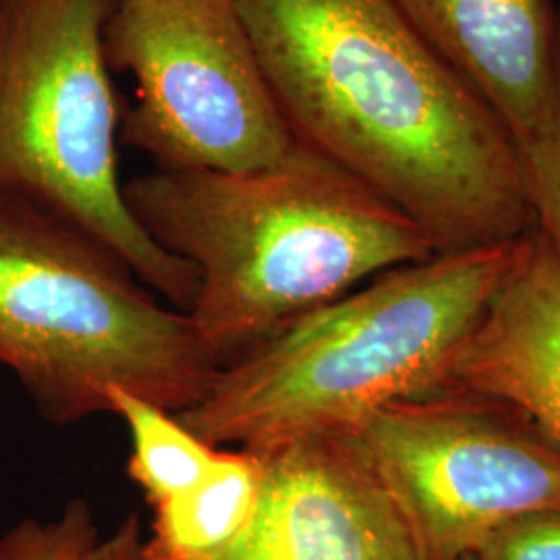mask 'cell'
Listing matches in <instances>:
<instances>
[{
    "mask_svg": "<svg viewBox=\"0 0 560 560\" xmlns=\"http://www.w3.org/2000/svg\"><path fill=\"white\" fill-rule=\"evenodd\" d=\"M98 540L92 506L71 499L55 520H23L4 532L0 560H88Z\"/></svg>",
    "mask_w": 560,
    "mask_h": 560,
    "instance_id": "4fadbf2b",
    "label": "cell"
},
{
    "mask_svg": "<svg viewBox=\"0 0 560 560\" xmlns=\"http://www.w3.org/2000/svg\"><path fill=\"white\" fill-rule=\"evenodd\" d=\"M463 560H478V559H476V557H467V559H463Z\"/></svg>",
    "mask_w": 560,
    "mask_h": 560,
    "instance_id": "e0dca14e",
    "label": "cell"
},
{
    "mask_svg": "<svg viewBox=\"0 0 560 560\" xmlns=\"http://www.w3.org/2000/svg\"><path fill=\"white\" fill-rule=\"evenodd\" d=\"M261 488V457L222 448L214 469L191 490L154 509L145 560H212L252 520Z\"/></svg>",
    "mask_w": 560,
    "mask_h": 560,
    "instance_id": "8fae6325",
    "label": "cell"
},
{
    "mask_svg": "<svg viewBox=\"0 0 560 560\" xmlns=\"http://www.w3.org/2000/svg\"><path fill=\"white\" fill-rule=\"evenodd\" d=\"M104 48L136 88L122 140L159 168L245 173L295 148L237 0H115Z\"/></svg>",
    "mask_w": 560,
    "mask_h": 560,
    "instance_id": "8992f818",
    "label": "cell"
},
{
    "mask_svg": "<svg viewBox=\"0 0 560 560\" xmlns=\"http://www.w3.org/2000/svg\"><path fill=\"white\" fill-rule=\"evenodd\" d=\"M0 363L46 421L110 413V390L180 413L221 363L191 316L102 243L0 194Z\"/></svg>",
    "mask_w": 560,
    "mask_h": 560,
    "instance_id": "277c9868",
    "label": "cell"
},
{
    "mask_svg": "<svg viewBox=\"0 0 560 560\" xmlns=\"http://www.w3.org/2000/svg\"><path fill=\"white\" fill-rule=\"evenodd\" d=\"M295 140L420 226L436 254L534 229L517 145L395 0H237Z\"/></svg>",
    "mask_w": 560,
    "mask_h": 560,
    "instance_id": "6da1fadb",
    "label": "cell"
},
{
    "mask_svg": "<svg viewBox=\"0 0 560 560\" xmlns=\"http://www.w3.org/2000/svg\"><path fill=\"white\" fill-rule=\"evenodd\" d=\"M523 237L382 272L222 365L175 416L212 446L260 451L353 432L386 405L436 393Z\"/></svg>",
    "mask_w": 560,
    "mask_h": 560,
    "instance_id": "3957f363",
    "label": "cell"
},
{
    "mask_svg": "<svg viewBox=\"0 0 560 560\" xmlns=\"http://www.w3.org/2000/svg\"><path fill=\"white\" fill-rule=\"evenodd\" d=\"M88 560H145L140 520L136 513L120 521L119 527L92 548Z\"/></svg>",
    "mask_w": 560,
    "mask_h": 560,
    "instance_id": "2e32d148",
    "label": "cell"
},
{
    "mask_svg": "<svg viewBox=\"0 0 560 560\" xmlns=\"http://www.w3.org/2000/svg\"><path fill=\"white\" fill-rule=\"evenodd\" d=\"M515 145L534 229L560 270V101L552 122Z\"/></svg>",
    "mask_w": 560,
    "mask_h": 560,
    "instance_id": "5bb4252c",
    "label": "cell"
},
{
    "mask_svg": "<svg viewBox=\"0 0 560 560\" xmlns=\"http://www.w3.org/2000/svg\"><path fill=\"white\" fill-rule=\"evenodd\" d=\"M110 413L119 416L129 430L131 457L127 471L150 506L185 494L221 459L222 448L194 434L173 411L133 393L113 388Z\"/></svg>",
    "mask_w": 560,
    "mask_h": 560,
    "instance_id": "7c38bea8",
    "label": "cell"
},
{
    "mask_svg": "<svg viewBox=\"0 0 560 560\" xmlns=\"http://www.w3.org/2000/svg\"><path fill=\"white\" fill-rule=\"evenodd\" d=\"M113 2L0 0V194L80 229L189 314L198 272L143 231L119 179Z\"/></svg>",
    "mask_w": 560,
    "mask_h": 560,
    "instance_id": "5b68a950",
    "label": "cell"
},
{
    "mask_svg": "<svg viewBox=\"0 0 560 560\" xmlns=\"http://www.w3.org/2000/svg\"><path fill=\"white\" fill-rule=\"evenodd\" d=\"M353 434L421 560L467 559L504 523L560 506V451L499 402L442 388L382 407Z\"/></svg>",
    "mask_w": 560,
    "mask_h": 560,
    "instance_id": "52a82bcc",
    "label": "cell"
},
{
    "mask_svg": "<svg viewBox=\"0 0 560 560\" xmlns=\"http://www.w3.org/2000/svg\"><path fill=\"white\" fill-rule=\"evenodd\" d=\"M478 560H560V506L504 523L471 555Z\"/></svg>",
    "mask_w": 560,
    "mask_h": 560,
    "instance_id": "9a60e30c",
    "label": "cell"
},
{
    "mask_svg": "<svg viewBox=\"0 0 560 560\" xmlns=\"http://www.w3.org/2000/svg\"><path fill=\"white\" fill-rule=\"evenodd\" d=\"M256 453V511L212 560H421L353 432L298 436Z\"/></svg>",
    "mask_w": 560,
    "mask_h": 560,
    "instance_id": "ba28073f",
    "label": "cell"
},
{
    "mask_svg": "<svg viewBox=\"0 0 560 560\" xmlns=\"http://www.w3.org/2000/svg\"><path fill=\"white\" fill-rule=\"evenodd\" d=\"M395 2L515 143L552 122L560 101V32L548 0Z\"/></svg>",
    "mask_w": 560,
    "mask_h": 560,
    "instance_id": "9c48e42d",
    "label": "cell"
},
{
    "mask_svg": "<svg viewBox=\"0 0 560 560\" xmlns=\"http://www.w3.org/2000/svg\"><path fill=\"white\" fill-rule=\"evenodd\" d=\"M513 409L560 451V270L536 229L439 390Z\"/></svg>",
    "mask_w": 560,
    "mask_h": 560,
    "instance_id": "30bf717a",
    "label": "cell"
},
{
    "mask_svg": "<svg viewBox=\"0 0 560 560\" xmlns=\"http://www.w3.org/2000/svg\"><path fill=\"white\" fill-rule=\"evenodd\" d=\"M125 201L198 272L189 316L221 368L382 272L436 254L397 206L300 141L245 173L156 168L125 185Z\"/></svg>",
    "mask_w": 560,
    "mask_h": 560,
    "instance_id": "7a4b0ae2",
    "label": "cell"
}]
</instances>
